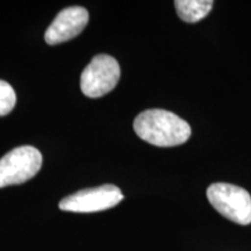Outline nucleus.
<instances>
[{"instance_id": "obj_8", "label": "nucleus", "mask_w": 251, "mask_h": 251, "mask_svg": "<svg viewBox=\"0 0 251 251\" xmlns=\"http://www.w3.org/2000/svg\"><path fill=\"white\" fill-rule=\"evenodd\" d=\"M17 94L8 83L0 79V117L7 115L14 108Z\"/></svg>"}, {"instance_id": "obj_7", "label": "nucleus", "mask_w": 251, "mask_h": 251, "mask_svg": "<svg viewBox=\"0 0 251 251\" xmlns=\"http://www.w3.org/2000/svg\"><path fill=\"white\" fill-rule=\"evenodd\" d=\"M214 2L212 0H177L176 9L181 20L194 24L202 20L211 12Z\"/></svg>"}, {"instance_id": "obj_5", "label": "nucleus", "mask_w": 251, "mask_h": 251, "mask_svg": "<svg viewBox=\"0 0 251 251\" xmlns=\"http://www.w3.org/2000/svg\"><path fill=\"white\" fill-rule=\"evenodd\" d=\"M124 199L121 190L115 185L86 188L65 197L59 201V209L74 213H96L119 205Z\"/></svg>"}, {"instance_id": "obj_3", "label": "nucleus", "mask_w": 251, "mask_h": 251, "mask_svg": "<svg viewBox=\"0 0 251 251\" xmlns=\"http://www.w3.org/2000/svg\"><path fill=\"white\" fill-rule=\"evenodd\" d=\"M42 166V155L31 146L18 147L0 159V188L24 184L36 176Z\"/></svg>"}, {"instance_id": "obj_4", "label": "nucleus", "mask_w": 251, "mask_h": 251, "mask_svg": "<svg viewBox=\"0 0 251 251\" xmlns=\"http://www.w3.org/2000/svg\"><path fill=\"white\" fill-rule=\"evenodd\" d=\"M120 76V65L114 57L105 54L94 56L81 74V92L89 98H100L117 86Z\"/></svg>"}, {"instance_id": "obj_2", "label": "nucleus", "mask_w": 251, "mask_h": 251, "mask_svg": "<svg viewBox=\"0 0 251 251\" xmlns=\"http://www.w3.org/2000/svg\"><path fill=\"white\" fill-rule=\"evenodd\" d=\"M211 205L235 224H251V196L244 188L227 183H215L207 188Z\"/></svg>"}, {"instance_id": "obj_6", "label": "nucleus", "mask_w": 251, "mask_h": 251, "mask_svg": "<svg viewBox=\"0 0 251 251\" xmlns=\"http://www.w3.org/2000/svg\"><path fill=\"white\" fill-rule=\"evenodd\" d=\"M89 23V12L81 6H71L59 12L45 33L46 42L59 45L74 39L83 31Z\"/></svg>"}, {"instance_id": "obj_1", "label": "nucleus", "mask_w": 251, "mask_h": 251, "mask_svg": "<svg viewBox=\"0 0 251 251\" xmlns=\"http://www.w3.org/2000/svg\"><path fill=\"white\" fill-rule=\"evenodd\" d=\"M134 130L140 139L156 147L180 146L191 136V127L186 121L175 113L159 108L137 115Z\"/></svg>"}]
</instances>
